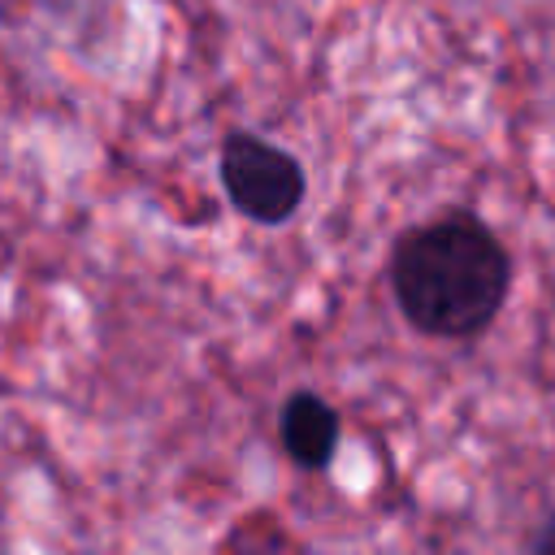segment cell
<instances>
[{
	"instance_id": "cell-4",
	"label": "cell",
	"mask_w": 555,
	"mask_h": 555,
	"mask_svg": "<svg viewBox=\"0 0 555 555\" xmlns=\"http://www.w3.org/2000/svg\"><path fill=\"white\" fill-rule=\"evenodd\" d=\"M529 551H533V555H555V516L542 520V529L529 538Z\"/></svg>"
},
{
	"instance_id": "cell-3",
	"label": "cell",
	"mask_w": 555,
	"mask_h": 555,
	"mask_svg": "<svg viewBox=\"0 0 555 555\" xmlns=\"http://www.w3.org/2000/svg\"><path fill=\"white\" fill-rule=\"evenodd\" d=\"M278 434H282V451L295 468H325L338 451L343 438V421L338 412L317 395V390H295L282 412H278Z\"/></svg>"
},
{
	"instance_id": "cell-2",
	"label": "cell",
	"mask_w": 555,
	"mask_h": 555,
	"mask_svg": "<svg viewBox=\"0 0 555 555\" xmlns=\"http://www.w3.org/2000/svg\"><path fill=\"white\" fill-rule=\"evenodd\" d=\"M217 173H221L225 199L256 225L291 221L295 208L304 204V191H308L304 165L286 147H278L251 130L225 134L221 156H217Z\"/></svg>"
},
{
	"instance_id": "cell-1",
	"label": "cell",
	"mask_w": 555,
	"mask_h": 555,
	"mask_svg": "<svg viewBox=\"0 0 555 555\" xmlns=\"http://www.w3.org/2000/svg\"><path fill=\"white\" fill-rule=\"evenodd\" d=\"M390 291L416 334L477 338L512 291V256L481 217L455 208L395 238Z\"/></svg>"
}]
</instances>
